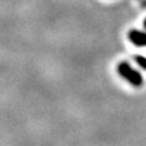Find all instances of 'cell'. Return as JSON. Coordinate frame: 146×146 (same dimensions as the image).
Listing matches in <instances>:
<instances>
[{"mask_svg":"<svg viewBox=\"0 0 146 146\" xmlns=\"http://www.w3.org/2000/svg\"><path fill=\"white\" fill-rule=\"evenodd\" d=\"M119 72H121V74L124 77L128 82H130L133 85H140L141 83H143L141 76L136 71H134L131 67H129V66H125V65L121 66Z\"/></svg>","mask_w":146,"mask_h":146,"instance_id":"6da1fadb","label":"cell"}]
</instances>
